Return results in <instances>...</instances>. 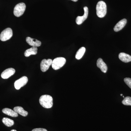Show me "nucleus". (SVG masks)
I'll return each mask as SVG.
<instances>
[{
	"mask_svg": "<svg viewBox=\"0 0 131 131\" xmlns=\"http://www.w3.org/2000/svg\"><path fill=\"white\" fill-rule=\"evenodd\" d=\"M39 102L40 105L45 108H51L53 106V98L48 95H44L40 96Z\"/></svg>",
	"mask_w": 131,
	"mask_h": 131,
	"instance_id": "nucleus-1",
	"label": "nucleus"
},
{
	"mask_svg": "<svg viewBox=\"0 0 131 131\" xmlns=\"http://www.w3.org/2000/svg\"><path fill=\"white\" fill-rule=\"evenodd\" d=\"M96 14L99 18H102L105 16L107 13V6L105 3L100 1L96 6Z\"/></svg>",
	"mask_w": 131,
	"mask_h": 131,
	"instance_id": "nucleus-2",
	"label": "nucleus"
},
{
	"mask_svg": "<svg viewBox=\"0 0 131 131\" xmlns=\"http://www.w3.org/2000/svg\"><path fill=\"white\" fill-rule=\"evenodd\" d=\"M66 62V59L63 57H58L52 61L51 66L55 70H57L62 68Z\"/></svg>",
	"mask_w": 131,
	"mask_h": 131,
	"instance_id": "nucleus-3",
	"label": "nucleus"
},
{
	"mask_svg": "<svg viewBox=\"0 0 131 131\" xmlns=\"http://www.w3.org/2000/svg\"><path fill=\"white\" fill-rule=\"evenodd\" d=\"M26 8V5L24 3H19L16 5L14 7V14L16 17H20L24 14Z\"/></svg>",
	"mask_w": 131,
	"mask_h": 131,
	"instance_id": "nucleus-4",
	"label": "nucleus"
},
{
	"mask_svg": "<svg viewBox=\"0 0 131 131\" xmlns=\"http://www.w3.org/2000/svg\"><path fill=\"white\" fill-rule=\"evenodd\" d=\"M13 35V30L11 28H6L2 32L0 35V39L2 41H6L9 40Z\"/></svg>",
	"mask_w": 131,
	"mask_h": 131,
	"instance_id": "nucleus-5",
	"label": "nucleus"
},
{
	"mask_svg": "<svg viewBox=\"0 0 131 131\" xmlns=\"http://www.w3.org/2000/svg\"><path fill=\"white\" fill-rule=\"evenodd\" d=\"M28 81V78L26 76L22 77L21 78L16 80L14 83V86L15 89H20L21 87L24 86L27 83Z\"/></svg>",
	"mask_w": 131,
	"mask_h": 131,
	"instance_id": "nucleus-6",
	"label": "nucleus"
},
{
	"mask_svg": "<svg viewBox=\"0 0 131 131\" xmlns=\"http://www.w3.org/2000/svg\"><path fill=\"white\" fill-rule=\"evenodd\" d=\"M52 60L50 59H44L41 61L40 64V69L42 72H46L49 69L50 66L52 63Z\"/></svg>",
	"mask_w": 131,
	"mask_h": 131,
	"instance_id": "nucleus-7",
	"label": "nucleus"
},
{
	"mask_svg": "<svg viewBox=\"0 0 131 131\" xmlns=\"http://www.w3.org/2000/svg\"><path fill=\"white\" fill-rule=\"evenodd\" d=\"M84 14L82 16H78L76 19V22L77 25H80L82 24L87 19L88 15V8L87 7H84Z\"/></svg>",
	"mask_w": 131,
	"mask_h": 131,
	"instance_id": "nucleus-8",
	"label": "nucleus"
},
{
	"mask_svg": "<svg viewBox=\"0 0 131 131\" xmlns=\"http://www.w3.org/2000/svg\"><path fill=\"white\" fill-rule=\"evenodd\" d=\"M15 72V70L13 68H10L7 69L2 72L1 75L3 79H7L13 75Z\"/></svg>",
	"mask_w": 131,
	"mask_h": 131,
	"instance_id": "nucleus-9",
	"label": "nucleus"
},
{
	"mask_svg": "<svg viewBox=\"0 0 131 131\" xmlns=\"http://www.w3.org/2000/svg\"><path fill=\"white\" fill-rule=\"evenodd\" d=\"M26 41L28 44L32 47H39L41 46V42L39 40L27 37L26 38Z\"/></svg>",
	"mask_w": 131,
	"mask_h": 131,
	"instance_id": "nucleus-10",
	"label": "nucleus"
},
{
	"mask_svg": "<svg viewBox=\"0 0 131 131\" xmlns=\"http://www.w3.org/2000/svg\"><path fill=\"white\" fill-rule=\"evenodd\" d=\"M96 65L98 68H100L102 72L104 73H106L107 70V66L104 62L102 59H98L96 63Z\"/></svg>",
	"mask_w": 131,
	"mask_h": 131,
	"instance_id": "nucleus-11",
	"label": "nucleus"
},
{
	"mask_svg": "<svg viewBox=\"0 0 131 131\" xmlns=\"http://www.w3.org/2000/svg\"><path fill=\"white\" fill-rule=\"evenodd\" d=\"M127 23V20L124 19L119 21L115 26L114 30L115 32H118L122 30L125 26Z\"/></svg>",
	"mask_w": 131,
	"mask_h": 131,
	"instance_id": "nucleus-12",
	"label": "nucleus"
},
{
	"mask_svg": "<svg viewBox=\"0 0 131 131\" xmlns=\"http://www.w3.org/2000/svg\"><path fill=\"white\" fill-rule=\"evenodd\" d=\"M119 58L122 62L128 63L131 61V56L129 54L121 52L119 55Z\"/></svg>",
	"mask_w": 131,
	"mask_h": 131,
	"instance_id": "nucleus-13",
	"label": "nucleus"
},
{
	"mask_svg": "<svg viewBox=\"0 0 131 131\" xmlns=\"http://www.w3.org/2000/svg\"><path fill=\"white\" fill-rule=\"evenodd\" d=\"M38 49L37 47H32L30 49H27L25 51L24 55L26 57H28L31 55H36L37 53Z\"/></svg>",
	"mask_w": 131,
	"mask_h": 131,
	"instance_id": "nucleus-14",
	"label": "nucleus"
},
{
	"mask_svg": "<svg viewBox=\"0 0 131 131\" xmlns=\"http://www.w3.org/2000/svg\"><path fill=\"white\" fill-rule=\"evenodd\" d=\"M2 112L5 114L11 117H16L18 116V114L14 110H12L10 108H4L2 110Z\"/></svg>",
	"mask_w": 131,
	"mask_h": 131,
	"instance_id": "nucleus-15",
	"label": "nucleus"
},
{
	"mask_svg": "<svg viewBox=\"0 0 131 131\" xmlns=\"http://www.w3.org/2000/svg\"><path fill=\"white\" fill-rule=\"evenodd\" d=\"M14 110L18 114H20V115L26 117L28 115V112L24 110L23 108L20 106H16L14 108Z\"/></svg>",
	"mask_w": 131,
	"mask_h": 131,
	"instance_id": "nucleus-16",
	"label": "nucleus"
},
{
	"mask_svg": "<svg viewBox=\"0 0 131 131\" xmlns=\"http://www.w3.org/2000/svg\"><path fill=\"white\" fill-rule=\"evenodd\" d=\"M86 49L84 47H81L75 55V58L78 60L81 59L82 57L85 53Z\"/></svg>",
	"mask_w": 131,
	"mask_h": 131,
	"instance_id": "nucleus-17",
	"label": "nucleus"
},
{
	"mask_svg": "<svg viewBox=\"0 0 131 131\" xmlns=\"http://www.w3.org/2000/svg\"><path fill=\"white\" fill-rule=\"evenodd\" d=\"M2 122L5 125L8 127H11L13 125L14 122L13 120L7 118H3Z\"/></svg>",
	"mask_w": 131,
	"mask_h": 131,
	"instance_id": "nucleus-18",
	"label": "nucleus"
},
{
	"mask_svg": "<svg viewBox=\"0 0 131 131\" xmlns=\"http://www.w3.org/2000/svg\"><path fill=\"white\" fill-rule=\"evenodd\" d=\"M122 103L125 105L131 106V97L127 96L122 101Z\"/></svg>",
	"mask_w": 131,
	"mask_h": 131,
	"instance_id": "nucleus-19",
	"label": "nucleus"
},
{
	"mask_svg": "<svg viewBox=\"0 0 131 131\" xmlns=\"http://www.w3.org/2000/svg\"><path fill=\"white\" fill-rule=\"evenodd\" d=\"M124 81L126 84L131 89V78H126L124 79Z\"/></svg>",
	"mask_w": 131,
	"mask_h": 131,
	"instance_id": "nucleus-20",
	"label": "nucleus"
},
{
	"mask_svg": "<svg viewBox=\"0 0 131 131\" xmlns=\"http://www.w3.org/2000/svg\"><path fill=\"white\" fill-rule=\"evenodd\" d=\"M32 131H47L46 129L43 128H36L33 129Z\"/></svg>",
	"mask_w": 131,
	"mask_h": 131,
	"instance_id": "nucleus-21",
	"label": "nucleus"
},
{
	"mask_svg": "<svg viewBox=\"0 0 131 131\" xmlns=\"http://www.w3.org/2000/svg\"><path fill=\"white\" fill-rule=\"evenodd\" d=\"M71 1H73V2H77L78 0H71Z\"/></svg>",
	"mask_w": 131,
	"mask_h": 131,
	"instance_id": "nucleus-22",
	"label": "nucleus"
},
{
	"mask_svg": "<svg viewBox=\"0 0 131 131\" xmlns=\"http://www.w3.org/2000/svg\"><path fill=\"white\" fill-rule=\"evenodd\" d=\"M11 131H17L16 130H12Z\"/></svg>",
	"mask_w": 131,
	"mask_h": 131,
	"instance_id": "nucleus-23",
	"label": "nucleus"
},
{
	"mask_svg": "<svg viewBox=\"0 0 131 131\" xmlns=\"http://www.w3.org/2000/svg\"><path fill=\"white\" fill-rule=\"evenodd\" d=\"M121 96H122V95H123V94H121Z\"/></svg>",
	"mask_w": 131,
	"mask_h": 131,
	"instance_id": "nucleus-24",
	"label": "nucleus"
},
{
	"mask_svg": "<svg viewBox=\"0 0 131 131\" xmlns=\"http://www.w3.org/2000/svg\"><path fill=\"white\" fill-rule=\"evenodd\" d=\"M123 98H124V96H123Z\"/></svg>",
	"mask_w": 131,
	"mask_h": 131,
	"instance_id": "nucleus-25",
	"label": "nucleus"
}]
</instances>
